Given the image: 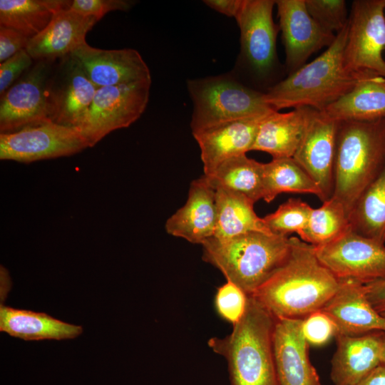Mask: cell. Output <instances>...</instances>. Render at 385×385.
I'll list each match as a JSON object with an SVG mask.
<instances>
[{
  "label": "cell",
  "instance_id": "1",
  "mask_svg": "<svg viewBox=\"0 0 385 385\" xmlns=\"http://www.w3.org/2000/svg\"><path fill=\"white\" fill-rule=\"evenodd\" d=\"M290 240L286 261L252 294L276 319H304L321 310L341 284L313 245L296 237Z\"/></svg>",
  "mask_w": 385,
  "mask_h": 385
},
{
  "label": "cell",
  "instance_id": "2",
  "mask_svg": "<svg viewBox=\"0 0 385 385\" xmlns=\"http://www.w3.org/2000/svg\"><path fill=\"white\" fill-rule=\"evenodd\" d=\"M347 31L348 23L320 56L269 88L265 93L267 103L275 111L300 107L322 111L349 93L363 77L371 75L354 73L345 67Z\"/></svg>",
  "mask_w": 385,
  "mask_h": 385
},
{
  "label": "cell",
  "instance_id": "3",
  "mask_svg": "<svg viewBox=\"0 0 385 385\" xmlns=\"http://www.w3.org/2000/svg\"><path fill=\"white\" fill-rule=\"evenodd\" d=\"M276 319L252 295L246 310L225 337H212L209 346L227 361L232 385H279L272 334Z\"/></svg>",
  "mask_w": 385,
  "mask_h": 385
},
{
  "label": "cell",
  "instance_id": "4",
  "mask_svg": "<svg viewBox=\"0 0 385 385\" xmlns=\"http://www.w3.org/2000/svg\"><path fill=\"white\" fill-rule=\"evenodd\" d=\"M385 165V118L338 123L332 197L350 214Z\"/></svg>",
  "mask_w": 385,
  "mask_h": 385
},
{
  "label": "cell",
  "instance_id": "5",
  "mask_svg": "<svg viewBox=\"0 0 385 385\" xmlns=\"http://www.w3.org/2000/svg\"><path fill=\"white\" fill-rule=\"evenodd\" d=\"M202 259L252 295L286 261L288 236L250 232L226 240L210 237L202 245Z\"/></svg>",
  "mask_w": 385,
  "mask_h": 385
},
{
  "label": "cell",
  "instance_id": "6",
  "mask_svg": "<svg viewBox=\"0 0 385 385\" xmlns=\"http://www.w3.org/2000/svg\"><path fill=\"white\" fill-rule=\"evenodd\" d=\"M188 89L193 103L192 132L235 120L265 116L275 111L265 93L226 77L190 80Z\"/></svg>",
  "mask_w": 385,
  "mask_h": 385
},
{
  "label": "cell",
  "instance_id": "7",
  "mask_svg": "<svg viewBox=\"0 0 385 385\" xmlns=\"http://www.w3.org/2000/svg\"><path fill=\"white\" fill-rule=\"evenodd\" d=\"M385 0H355L344 49L347 70L385 78Z\"/></svg>",
  "mask_w": 385,
  "mask_h": 385
},
{
  "label": "cell",
  "instance_id": "8",
  "mask_svg": "<svg viewBox=\"0 0 385 385\" xmlns=\"http://www.w3.org/2000/svg\"><path fill=\"white\" fill-rule=\"evenodd\" d=\"M90 148L82 132L46 119L0 134V159L30 163L76 154Z\"/></svg>",
  "mask_w": 385,
  "mask_h": 385
},
{
  "label": "cell",
  "instance_id": "9",
  "mask_svg": "<svg viewBox=\"0 0 385 385\" xmlns=\"http://www.w3.org/2000/svg\"><path fill=\"white\" fill-rule=\"evenodd\" d=\"M152 81L98 88L81 132L93 147L113 130L130 126L145 111Z\"/></svg>",
  "mask_w": 385,
  "mask_h": 385
},
{
  "label": "cell",
  "instance_id": "10",
  "mask_svg": "<svg viewBox=\"0 0 385 385\" xmlns=\"http://www.w3.org/2000/svg\"><path fill=\"white\" fill-rule=\"evenodd\" d=\"M314 249L320 262L339 279L366 284L385 279L384 243L351 228L337 239Z\"/></svg>",
  "mask_w": 385,
  "mask_h": 385
},
{
  "label": "cell",
  "instance_id": "11",
  "mask_svg": "<svg viewBox=\"0 0 385 385\" xmlns=\"http://www.w3.org/2000/svg\"><path fill=\"white\" fill-rule=\"evenodd\" d=\"M97 89L71 54L60 58L48 83V119L81 131Z\"/></svg>",
  "mask_w": 385,
  "mask_h": 385
},
{
  "label": "cell",
  "instance_id": "12",
  "mask_svg": "<svg viewBox=\"0 0 385 385\" xmlns=\"http://www.w3.org/2000/svg\"><path fill=\"white\" fill-rule=\"evenodd\" d=\"M55 63L36 61L1 96V133L48 119L47 88Z\"/></svg>",
  "mask_w": 385,
  "mask_h": 385
},
{
  "label": "cell",
  "instance_id": "13",
  "mask_svg": "<svg viewBox=\"0 0 385 385\" xmlns=\"http://www.w3.org/2000/svg\"><path fill=\"white\" fill-rule=\"evenodd\" d=\"M275 5L290 73L306 64L311 55L329 47L336 35L324 30L307 11L305 0H277Z\"/></svg>",
  "mask_w": 385,
  "mask_h": 385
},
{
  "label": "cell",
  "instance_id": "14",
  "mask_svg": "<svg viewBox=\"0 0 385 385\" xmlns=\"http://www.w3.org/2000/svg\"><path fill=\"white\" fill-rule=\"evenodd\" d=\"M339 122L315 111L293 159L312 178L321 190L324 202L334 187V158Z\"/></svg>",
  "mask_w": 385,
  "mask_h": 385
},
{
  "label": "cell",
  "instance_id": "15",
  "mask_svg": "<svg viewBox=\"0 0 385 385\" xmlns=\"http://www.w3.org/2000/svg\"><path fill=\"white\" fill-rule=\"evenodd\" d=\"M273 0H242L235 18L240 30L243 55L252 68L265 74L276 59V39L279 31L272 17Z\"/></svg>",
  "mask_w": 385,
  "mask_h": 385
},
{
  "label": "cell",
  "instance_id": "16",
  "mask_svg": "<svg viewBox=\"0 0 385 385\" xmlns=\"http://www.w3.org/2000/svg\"><path fill=\"white\" fill-rule=\"evenodd\" d=\"M303 319H276L272 334L274 366L279 385H321L308 353Z\"/></svg>",
  "mask_w": 385,
  "mask_h": 385
},
{
  "label": "cell",
  "instance_id": "17",
  "mask_svg": "<svg viewBox=\"0 0 385 385\" xmlns=\"http://www.w3.org/2000/svg\"><path fill=\"white\" fill-rule=\"evenodd\" d=\"M81 63L91 82L105 86L152 81L140 54L133 48L104 50L86 42L71 53Z\"/></svg>",
  "mask_w": 385,
  "mask_h": 385
},
{
  "label": "cell",
  "instance_id": "18",
  "mask_svg": "<svg viewBox=\"0 0 385 385\" xmlns=\"http://www.w3.org/2000/svg\"><path fill=\"white\" fill-rule=\"evenodd\" d=\"M267 115L227 121L192 132L200 149L204 175H210L223 161L251 151L259 126Z\"/></svg>",
  "mask_w": 385,
  "mask_h": 385
},
{
  "label": "cell",
  "instance_id": "19",
  "mask_svg": "<svg viewBox=\"0 0 385 385\" xmlns=\"http://www.w3.org/2000/svg\"><path fill=\"white\" fill-rule=\"evenodd\" d=\"M321 311L333 321L337 334L356 336L385 332V317L369 303L365 284L356 280L341 279L338 289Z\"/></svg>",
  "mask_w": 385,
  "mask_h": 385
},
{
  "label": "cell",
  "instance_id": "20",
  "mask_svg": "<svg viewBox=\"0 0 385 385\" xmlns=\"http://www.w3.org/2000/svg\"><path fill=\"white\" fill-rule=\"evenodd\" d=\"M217 219L215 190L202 175L191 182L186 202L165 222L166 232L192 244L214 235Z\"/></svg>",
  "mask_w": 385,
  "mask_h": 385
},
{
  "label": "cell",
  "instance_id": "21",
  "mask_svg": "<svg viewBox=\"0 0 385 385\" xmlns=\"http://www.w3.org/2000/svg\"><path fill=\"white\" fill-rule=\"evenodd\" d=\"M97 21L94 16L71 9L60 10L41 33L29 39L26 50L36 61H56L86 42L87 33Z\"/></svg>",
  "mask_w": 385,
  "mask_h": 385
},
{
  "label": "cell",
  "instance_id": "22",
  "mask_svg": "<svg viewBox=\"0 0 385 385\" xmlns=\"http://www.w3.org/2000/svg\"><path fill=\"white\" fill-rule=\"evenodd\" d=\"M384 333L374 331L356 336H335L337 347L330 373L334 385H354L381 364Z\"/></svg>",
  "mask_w": 385,
  "mask_h": 385
},
{
  "label": "cell",
  "instance_id": "23",
  "mask_svg": "<svg viewBox=\"0 0 385 385\" xmlns=\"http://www.w3.org/2000/svg\"><path fill=\"white\" fill-rule=\"evenodd\" d=\"M315 111L300 107L268 114L259 126L252 150L267 153L272 159L293 158Z\"/></svg>",
  "mask_w": 385,
  "mask_h": 385
},
{
  "label": "cell",
  "instance_id": "24",
  "mask_svg": "<svg viewBox=\"0 0 385 385\" xmlns=\"http://www.w3.org/2000/svg\"><path fill=\"white\" fill-rule=\"evenodd\" d=\"M321 112L337 122L385 118V78L363 77L349 93Z\"/></svg>",
  "mask_w": 385,
  "mask_h": 385
},
{
  "label": "cell",
  "instance_id": "25",
  "mask_svg": "<svg viewBox=\"0 0 385 385\" xmlns=\"http://www.w3.org/2000/svg\"><path fill=\"white\" fill-rule=\"evenodd\" d=\"M0 331L26 341L67 339L78 337L83 328L43 312L14 309L1 304Z\"/></svg>",
  "mask_w": 385,
  "mask_h": 385
},
{
  "label": "cell",
  "instance_id": "26",
  "mask_svg": "<svg viewBox=\"0 0 385 385\" xmlns=\"http://www.w3.org/2000/svg\"><path fill=\"white\" fill-rule=\"evenodd\" d=\"M217 210L213 237L226 240L250 232L272 234L254 210L255 202L245 195L223 188L215 189Z\"/></svg>",
  "mask_w": 385,
  "mask_h": 385
},
{
  "label": "cell",
  "instance_id": "27",
  "mask_svg": "<svg viewBox=\"0 0 385 385\" xmlns=\"http://www.w3.org/2000/svg\"><path fill=\"white\" fill-rule=\"evenodd\" d=\"M71 4L67 0H1L0 26L31 38L48 25L56 13Z\"/></svg>",
  "mask_w": 385,
  "mask_h": 385
},
{
  "label": "cell",
  "instance_id": "28",
  "mask_svg": "<svg viewBox=\"0 0 385 385\" xmlns=\"http://www.w3.org/2000/svg\"><path fill=\"white\" fill-rule=\"evenodd\" d=\"M262 163L243 154L223 161L210 175L203 176L215 190H231L255 203L262 199Z\"/></svg>",
  "mask_w": 385,
  "mask_h": 385
},
{
  "label": "cell",
  "instance_id": "29",
  "mask_svg": "<svg viewBox=\"0 0 385 385\" xmlns=\"http://www.w3.org/2000/svg\"><path fill=\"white\" fill-rule=\"evenodd\" d=\"M262 190V199L267 203L284 192L312 194L322 199L317 185L292 158L263 163Z\"/></svg>",
  "mask_w": 385,
  "mask_h": 385
},
{
  "label": "cell",
  "instance_id": "30",
  "mask_svg": "<svg viewBox=\"0 0 385 385\" xmlns=\"http://www.w3.org/2000/svg\"><path fill=\"white\" fill-rule=\"evenodd\" d=\"M349 220L354 232L385 242V165L355 202Z\"/></svg>",
  "mask_w": 385,
  "mask_h": 385
},
{
  "label": "cell",
  "instance_id": "31",
  "mask_svg": "<svg viewBox=\"0 0 385 385\" xmlns=\"http://www.w3.org/2000/svg\"><path fill=\"white\" fill-rule=\"evenodd\" d=\"M350 228L349 212L332 197L319 207L313 208L308 224L299 237L308 244L319 246L337 239Z\"/></svg>",
  "mask_w": 385,
  "mask_h": 385
},
{
  "label": "cell",
  "instance_id": "32",
  "mask_svg": "<svg viewBox=\"0 0 385 385\" xmlns=\"http://www.w3.org/2000/svg\"><path fill=\"white\" fill-rule=\"evenodd\" d=\"M312 210L301 199L289 198L263 220L267 229L274 235L288 236L295 232L299 236L308 224Z\"/></svg>",
  "mask_w": 385,
  "mask_h": 385
},
{
  "label": "cell",
  "instance_id": "33",
  "mask_svg": "<svg viewBox=\"0 0 385 385\" xmlns=\"http://www.w3.org/2000/svg\"><path fill=\"white\" fill-rule=\"evenodd\" d=\"M305 4L310 16L327 32L337 34L348 23L344 0H305Z\"/></svg>",
  "mask_w": 385,
  "mask_h": 385
},
{
  "label": "cell",
  "instance_id": "34",
  "mask_svg": "<svg viewBox=\"0 0 385 385\" xmlns=\"http://www.w3.org/2000/svg\"><path fill=\"white\" fill-rule=\"evenodd\" d=\"M248 295L235 284L227 281L216 292L215 304L220 316L232 324L238 322L244 315Z\"/></svg>",
  "mask_w": 385,
  "mask_h": 385
},
{
  "label": "cell",
  "instance_id": "35",
  "mask_svg": "<svg viewBox=\"0 0 385 385\" xmlns=\"http://www.w3.org/2000/svg\"><path fill=\"white\" fill-rule=\"evenodd\" d=\"M302 332L309 344L322 345L337 335V329L333 321L319 310L303 319Z\"/></svg>",
  "mask_w": 385,
  "mask_h": 385
},
{
  "label": "cell",
  "instance_id": "36",
  "mask_svg": "<svg viewBox=\"0 0 385 385\" xmlns=\"http://www.w3.org/2000/svg\"><path fill=\"white\" fill-rule=\"evenodd\" d=\"M34 59L26 49L0 63V96L33 66Z\"/></svg>",
  "mask_w": 385,
  "mask_h": 385
},
{
  "label": "cell",
  "instance_id": "37",
  "mask_svg": "<svg viewBox=\"0 0 385 385\" xmlns=\"http://www.w3.org/2000/svg\"><path fill=\"white\" fill-rule=\"evenodd\" d=\"M134 3L128 0H73L70 9L84 16H94L98 21L109 11H128Z\"/></svg>",
  "mask_w": 385,
  "mask_h": 385
},
{
  "label": "cell",
  "instance_id": "38",
  "mask_svg": "<svg viewBox=\"0 0 385 385\" xmlns=\"http://www.w3.org/2000/svg\"><path fill=\"white\" fill-rule=\"evenodd\" d=\"M29 38L10 28L0 26V62L26 49Z\"/></svg>",
  "mask_w": 385,
  "mask_h": 385
},
{
  "label": "cell",
  "instance_id": "39",
  "mask_svg": "<svg viewBox=\"0 0 385 385\" xmlns=\"http://www.w3.org/2000/svg\"><path fill=\"white\" fill-rule=\"evenodd\" d=\"M367 299L374 309L381 314L385 312V279L365 284Z\"/></svg>",
  "mask_w": 385,
  "mask_h": 385
},
{
  "label": "cell",
  "instance_id": "40",
  "mask_svg": "<svg viewBox=\"0 0 385 385\" xmlns=\"http://www.w3.org/2000/svg\"><path fill=\"white\" fill-rule=\"evenodd\" d=\"M242 0H205L203 2L210 8L229 17L235 18Z\"/></svg>",
  "mask_w": 385,
  "mask_h": 385
},
{
  "label": "cell",
  "instance_id": "41",
  "mask_svg": "<svg viewBox=\"0 0 385 385\" xmlns=\"http://www.w3.org/2000/svg\"><path fill=\"white\" fill-rule=\"evenodd\" d=\"M354 385H385V365L380 364Z\"/></svg>",
  "mask_w": 385,
  "mask_h": 385
},
{
  "label": "cell",
  "instance_id": "42",
  "mask_svg": "<svg viewBox=\"0 0 385 385\" xmlns=\"http://www.w3.org/2000/svg\"><path fill=\"white\" fill-rule=\"evenodd\" d=\"M381 364L385 365V333L383 337L381 349Z\"/></svg>",
  "mask_w": 385,
  "mask_h": 385
},
{
  "label": "cell",
  "instance_id": "43",
  "mask_svg": "<svg viewBox=\"0 0 385 385\" xmlns=\"http://www.w3.org/2000/svg\"><path fill=\"white\" fill-rule=\"evenodd\" d=\"M381 314L383 315L384 317H385V312L381 313Z\"/></svg>",
  "mask_w": 385,
  "mask_h": 385
}]
</instances>
